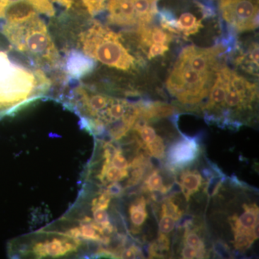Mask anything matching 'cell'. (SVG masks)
Masks as SVG:
<instances>
[{"label":"cell","mask_w":259,"mask_h":259,"mask_svg":"<svg viewBox=\"0 0 259 259\" xmlns=\"http://www.w3.org/2000/svg\"><path fill=\"white\" fill-rule=\"evenodd\" d=\"M48 83L41 71L15 64L0 51V116L42 93Z\"/></svg>","instance_id":"obj_1"},{"label":"cell","mask_w":259,"mask_h":259,"mask_svg":"<svg viewBox=\"0 0 259 259\" xmlns=\"http://www.w3.org/2000/svg\"><path fill=\"white\" fill-rule=\"evenodd\" d=\"M21 2H28L30 3L40 14H45L47 16H54V9L49 0H0V20L4 18L7 9L12 5Z\"/></svg>","instance_id":"obj_15"},{"label":"cell","mask_w":259,"mask_h":259,"mask_svg":"<svg viewBox=\"0 0 259 259\" xmlns=\"http://www.w3.org/2000/svg\"><path fill=\"white\" fill-rule=\"evenodd\" d=\"M85 55L115 69L129 71L135 66V58L124 47L118 35L95 24L79 37Z\"/></svg>","instance_id":"obj_3"},{"label":"cell","mask_w":259,"mask_h":259,"mask_svg":"<svg viewBox=\"0 0 259 259\" xmlns=\"http://www.w3.org/2000/svg\"><path fill=\"white\" fill-rule=\"evenodd\" d=\"M198 142L193 138L184 137L175 143L168 151V163L174 168H183L198 157Z\"/></svg>","instance_id":"obj_9"},{"label":"cell","mask_w":259,"mask_h":259,"mask_svg":"<svg viewBox=\"0 0 259 259\" xmlns=\"http://www.w3.org/2000/svg\"><path fill=\"white\" fill-rule=\"evenodd\" d=\"M83 243L62 233L29 235L9 244L10 256L26 258H61L73 256L83 250Z\"/></svg>","instance_id":"obj_4"},{"label":"cell","mask_w":259,"mask_h":259,"mask_svg":"<svg viewBox=\"0 0 259 259\" xmlns=\"http://www.w3.org/2000/svg\"><path fill=\"white\" fill-rule=\"evenodd\" d=\"M139 35L141 44L145 47H150L152 44L168 45L172 40L171 35L157 27L148 28L147 25H140Z\"/></svg>","instance_id":"obj_13"},{"label":"cell","mask_w":259,"mask_h":259,"mask_svg":"<svg viewBox=\"0 0 259 259\" xmlns=\"http://www.w3.org/2000/svg\"><path fill=\"white\" fill-rule=\"evenodd\" d=\"M147 201L144 197H141L130 205L129 217L131 222V231L133 233H139L141 226L144 224L148 217Z\"/></svg>","instance_id":"obj_12"},{"label":"cell","mask_w":259,"mask_h":259,"mask_svg":"<svg viewBox=\"0 0 259 259\" xmlns=\"http://www.w3.org/2000/svg\"><path fill=\"white\" fill-rule=\"evenodd\" d=\"M146 153L156 158L162 159L165 157L164 141L160 136H158L153 143L148 145L144 148Z\"/></svg>","instance_id":"obj_20"},{"label":"cell","mask_w":259,"mask_h":259,"mask_svg":"<svg viewBox=\"0 0 259 259\" xmlns=\"http://www.w3.org/2000/svg\"><path fill=\"white\" fill-rule=\"evenodd\" d=\"M237 62L243 66L250 74L257 75L258 72V45L256 42L252 44L247 51L237 59Z\"/></svg>","instance_id":"obj_17"},{"label":"cell","mask_w":259,"mask_h":259,"mask_svg":"<svg viewBox=\"0 0 259 259\" xmlns=\"http://www.w3.org/2000/svg\"><path fill=\"white\" fill-rule=\"evenodd\" d=\"M203 27L202 21L198 20L191 13H185L181 15L180 18L176 20L175 33L182 34L185 36L197 33L199 29Z\"/></svg>","instance_id":"obj_16"},{"label":"cell","mask_w":259,"mask_h":259,"mask_svg":"<svg viewBox=\"0 0 259 259\" xmlns=\"http://www.w3.org/2000/svg\"><path fill=\"white\" fill-rule=\"evenodd\" d=\"M181 257L185 259L203 258L198 250L187 245H184L182 247L181 250Z\"/></svg>","instance_id":"obj_22"},{"label":"cell","mask_w":259,"mask_h":259,"mask_svg":"<svg viewBox=\"0 0 259 259\" xmlns=\"http://www.w3.org/2000/svg\"><path fill=\"white\" fill-rule=\"evenodd\" d=\"M95 63L91 58L78 52L70 54L66 62V69L71 76L79 78L93 71Z\"/></svg>","instance_id":"obj_10"},{"label":"cell","mask_w":259,"mask_h":259,"mask_svg":"<svg viewBox=\"0 0 259 259\" xmlns=\"http://www.w3.org/2000/svg\"><path fill=\"white\" fill-rule=\"evenodd\" d=\"M168 51V45L161 44H152L148 50V59H154L157 56H163Z\"/></svg>","instance_id":"obj_21"},{"label":"cell","mask_w":259,"mask_h":259,"mask_svg":"<svg viewBox=\"0 0 259 259\" xmlns=\"http://www.w3.org/2000/svg\"><path fill=\"white\" fill-rule=\"evenodd\" d=\"M180 188L188 202L192 194L197 193L204 185V180L197 170L186 169L180 176Z\"/></svg>","instance_id":"obj_11"},{"label":"cell","mask_w":259,"mask_h":259,"mask_svg":"<svg viewBox=\"0 0 259 259\" xmlns=\"http://www.w3.org/2000/svg\"><path fill=\"white\" fill-rule=\"evenodd\" d=\"M3 33L20 52L50 64H55L58 60L57 49L51 40L47 25L37 13L15 21L7 22L3 25Z\"/></svg>","instance_id":"obj_2"},{"label":"cell","mask_w":259,"mask_h":259,"mask_svg":"<svg viewBox=\"0 0 259 259\" xmlns=\"http://www.w3.org/2000/svg\"><path fill=\"white\" fill-rule=\"evenodd\" d=\"M256 85L231 70L227 81L223 109H226V112H233L250 108L252 102L256 99Z\"/></svg>","instance_id":"obj_8"},{"label":"cell","mask_w":259,"mask_h":259,"mask_svg":"<svg viewBox=\"0 0 259 259\" xmlns=\"http://www.w3.org/2000/svg\"><path fill=\"white\" fill-rule=\"evenodd\" d=\"M216 74L200 72L178 58L166 80V88L181 103L196 105L207 97Z\"/></svg>","instance_id":"obj_5"},{"label":"cell","mask_w":259,"mask_h":259,"mask_svg":"<svg viewBox=\"0 0 259 259\" xmlns=\"http://www.w3.org/2000/svg\"><path fill=\"white\" fill-rule=\"evenodd\" d=\"M138 23L148 25L157 14V0H132Z\"/></svg>","instance_id":"obj_14"},{"label":"cell","mask_w":259,"mask_h":259,"mask_svg":"<svg viewBox=\"0 0 259 259\" xmlns=\"http://www.w3.org/2000/svg\"><path fill=\"white\" fill-rule=\"evenodd\" d=\"M219 8L223 20L234 31H250L258 28V0H221Z\"/></svg>","instance_id":"obj_6"},{"label":"cell","mask_w":259,"mask_h":259,"mask_svg":"<svg viewBox=\"0 0 259 259\" xmlns=\"http://www.w3.org/2000/svg\"><path fill=\"white\" fill-rule=\"evenodd\" d=\"M144 189L148 192H160L161 194H166L168 191V187L163 184V178L158 170H154L147 177Z\"/></svg>","instance_id":"obj_18"},{"label":"cell","mask_w":259,"mask_h":259,"mask_svg":"<svg viewBox=\"0 0 259 259\" xmlns=\"http://www.w3.org/2000/svg\"><path fill=\"white\" fill-rule=\"evenodd\" d=\"M241 215L230 219L233 231V245L238 250H246L258 238V207L256 204H244Z\"/></svg>","instance_id":"obj_7"},{"label":"cell","mask_w":259,"mask_h":259,"mask_svg":"<svg viewBox=\"0 0 259 259\" xmlns=\"http://www.w3.org/2000/svg\"><path fill=\"white\" fill-rule=\"evenodd\" d=\"M185 235L183 237V243L185 245H190L199 250V253L204 258L206 256L205 245L203 240L197 233V231L190 230L188 226L186 227Z\"/></svg>","instance_id":"obj_19"}]
</instances>
